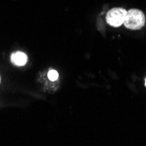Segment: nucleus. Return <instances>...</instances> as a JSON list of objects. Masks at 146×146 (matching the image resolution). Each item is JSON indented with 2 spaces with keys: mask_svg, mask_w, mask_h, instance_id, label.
I'll list each match as a JSON object with an SVG mask.
<instances>
[{
  "mask_svg": "<svg viewBox=\"0 0 146 146\" xmlns=\"http://www.w3.org/2000/svg\"><path fill=\"white\" fill-rule=\"evenodd\" d=\"M47 76H48V78L51 80V81H56V80L58 79V77H59V74H58V72L56 70L52 69V70H50L48 72Z\"/></svg>",
  "mask_w": 146,
  "mask_h": 146,
  "instance_id": "4",
  "label": "nucleus"
},
{
  "mask_svg": "<svg viewBox=\"0 0 146 146\" xmlns=\"http://www.w3.org/2000/svg\"><path fill=\"white\" fill-rule=\"evenodd\" d=\"M145 15L143 12L137 9H131L127 11L126 18L123 25L130 30H140L145 25Z\"/></svg>",
  "mask_w": 146,
  "mask_h": 146,
  "instance_id": "1",
  "label": "nucleus"
},
{
  "mask_svg": "<svg viewBox=\"0 0 146 146\" xmlns=\"http://www.w3.org/2000/svg\"><path fill=\"white\" fill-rule=\"evenodd\" d=\"M0 83H1V76H0Z\"/></svg>",
  "mask_w": 146,
  "mask_h": 146,
  "instance_id": "5",
  "label": "nucleus"
},
{
  "mask_svg": "<svg viewBox=\"0 0 146 146\" xmlns=\"http://www.w3.org/2000/svg\"><path fill=\"white\" fill-rule=\"evenodd\" d=\"M145 86H146V80H145Z\"/></svg>",
  "mask_w": 146,
  "mask_h": 146,
  "instance_id": "6",
  "label": "nucleus"
},
{
  "mask_svg": "<svg viewBox=\"0 0 146 146\" xmlns=\"http://www.w3.org/2000/svg\"><path fill=\"white\" fill-rule=\"evenodd\" d=\"M11 60L14 65L21 67V66L25 65L26 62H27V56L22 52H17L11 55Z\"/></svg>",
  "mask_w": 146,
  "mask_h": 146,
  "instance_id": "3",
  "label": "nucleus"
},
{
  "mask_svg": "<svg viewBox=\"0 0 146 146\" xmlns=\"http://www.w3.org/2000/svg\"><path fill=\"white\" fill-rule=\"evenodd\" d=\"M127 14V11L123 8L115 7L109 11L106 16L108 24L114 27H119L123 25Z\"/></svg>",
  "mask_w": 146,
  "mask_h": 146,
  "instance_id": "2",
  "label": "nucleus"
}]
</instances>
